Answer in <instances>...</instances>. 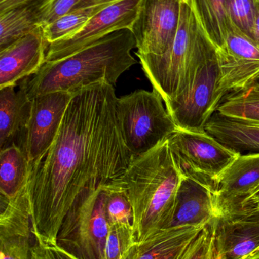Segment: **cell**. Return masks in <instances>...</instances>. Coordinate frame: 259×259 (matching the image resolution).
I'll return each mask as SVG.
<instances>
[{
  "label": "cell",
  "instance_id": "1",
  "mask_svg": "<svg viewBox=\"0 0 259 259\" xmlns=\"http://www.w3.org/2000/svg\"><path fill=\"white\" fill-rule=\"evenodd\" d=\"M114 86L97 82L75 91L60 128L26 184L33 237L56 245L66 214L121 178L132 162Z\"/></svg>",
  "mask_w": 259,
  "mask_h": 259
},
{
  "label": "cell",
  "instance_id": "2",
  "mask_svg": "<svg viewBox=\"0 0 259 259\" xmlns=\"http://www.w3.org/2000/svg\"><path fill=\"white\" fill-rule=\"evenodd\" d=\"M135 47L132 31L119 30L71 56L45 62L36 74L23 79L20 88L32 100L48 93L74 92L100 81L114 86L137 63L131 53Z\"/></svg>",
  "mask_w": 259,
  "mask_h": 259
},
{
  "label": "cell",
  "instance_id": "3",
  "mask_svg": "<svg viewBox=\"0 0 259 259\" xmlns=\"http://www.w3.org/2000/svg\"><path fill=\"white\" fill-rule=\"evenodd\" d=\"M182 178L167 139L152 150L133 156L120 184L132 205L137 242L170 228Z\"/></svg>",
  "mask_w": 259,
  "mask_h": 259
},
{
  "label": "cell",
  "instance_id": "4",
  "mask_svg": "<svg viewBox=\"0 0 259 259\" xmlns=\"http://www.w3.org/2000/svg\"><path fill=\"white\" fill-rule=\"evenodd\" d=\"M216 48L208 39L196 56L182 91L165 103L178 128L205 131L225 97Z\"/></svg>",
  "mask_w": 259,
  "mask_h": 259
},
{
  "label": "cell",
  "instance_id": "5",
  "mask_svg": "<svg viewBox=\"0 0 259 259\" xmlns=\"http://www.w3.org/2000/svg\"><path fill=\"white\" fill-rule=\"evenodd\" d=\"M207 39L188 0H182L179 27L170 48L161 56H138L144 74L164 103L182 91L190 68Z\"/></svg>",
  "mask_w": 259,
  "mask_h": 259
},
{
  "label": "cell",
  "instance_id": "6",
  "mask_svg": "<svg viewBox=\"0 0 259 259\" xmlns=\"http://www.w3.org/2000/svg\"><path fill=\"white\" fill-rule=\"evenodd\" d=\"M157 91L138 90L117 99L125 142L133 156L152 150L178 129Z\"/></svg>",
  "mask_w": 259,
  "mask_h": 259
},
{
  "label": "cell",
  "instance_id": "7",
  "mask_svg": "<svg viewBox=\"0 0 259 259\" xmlns=\"http://www.w3.org/2000/svg\"><path fill=\"white\" fill-rule=\"evenodd\" d=\"M167 142L182 177L199 183L214 194L220 175L240 155L206 131L178 128Z\"/></svg>",
  "mask_w": 259,
  "mask_h": 259
},
{
  "label": "cell",
  "instance_id": "8",
  "mask_svg": "<svg viewBox=\"0 0 259 259\" xmlns=\"http://www.w3.org/2000/svg\"><path fill=\"white\" fill-rule=\"evenodd\" d=\"M106 189L76 204L65 216L56 245L77 259H105L109 225L106 215Z\"/></svg>",
  "mask_w": 259,
  "mask_h": 259
},
{
  "label": "cell",
  "instance_id": "9",
  "mask_svg": "<svg viewBox=\"0 0 259 259\" xmlns=\"http://www.w3.org/2000/svg\"><path fill=\"white\" fill-rule=\"evenodd\" d=\"M182 0H141L131 31L137 56H161L171 47L180 19Z\"/></svg>",
  "mask_w": 259,
  "mask_h": 259
},
{
  "label": "cell",
  "instance_id": "10",
  "mask_svg": "<svg viewBox=\"0 0 259 259\" xmlns=\"http://www.w3.org/2000/svg\"><path fill=\"white\" fill-rule=\"evenodd\" d=\"M141 0H120L103 8L77 33L49 46L46 62L71 56L119 30H131Z\"/></svg>",
  "mask_w": 259,
  "mask_h": 259
},
{
  "label": "cell",
  "instance_id": "11",
  "mask_svg": "<svg viewBox=\"0 0 259 259\" xmlns=\"http://www.w3.org/2000/svg\"><path fill=\"white\" fill-rule=\"evenodd\" d=\"M74 92L57 91L32 99L28 124L18 138L29 164L39 162L51 147Z\"/></svg>",
  "mask_w": 259,
  "mask_h": 259
},
{
  "label": "cell",
  "instance_id": "12",
  "mask_svg": "<svg viewBox=\"0 0 259 259\" xmlns=\"http://www.w3.org/2000/svg\"><path fill=\"white\" fill-rule=\"evenodd\" d=\"M216 53L221 74L220 88L225 97L245 91L258 77L259 47L235 27H231Z\"/></svg>",
  "mask_w": 259,
  "mask_h": 259
},
{
  "label": "cell",
  "instance_id": "13",
  "mask_svg": "<svg viewBox=\"0 0 259 259\" xmlns=\"http://www.w3.org/2000/svg\"><path fill=\"white\" fill-rule=\"evenodd\" d=\"M49 46L40 27L0 50V89L36 74L46 62Z\"/></svg>",
  "mask_w": 259,
  "mask_h": 259
},
{
  "label": "cell",
  "instance_id": "14",
  "mask_svg": "<svg viewBox=\"0 0 259 259\" xmlns=\"http://www.w3.org/2000/svg\"><path fill=\"white\" fill-rule=\"evenodd\" d=\"M258 187L259 152L240 154L217 181L216 218L233 214Z\"/></svg>",
  "mask_w": 259,
  "mask_h": 259
},
{
  "label": "cell",
  "instance_id": "15",
  "mask_svg": "<svg viewBox=\"0 0 259 259\" xmlns=\"http://www.w3.org/2000/svg\"><path fill=\"white\" fill-rule=\"evenodd\" d=\"M211 225L217 259H244L259 249V222L218 217Z\"/></svg>",
  "mask_w": 259,
  "mask_h": 259
},
{
  "label": "cell",
  "instance_id": "16",
  "mask_svg": "<svg viewBox=\"0 0 259 259\" xmlns=\"http://www.w3.org/2000/svg\"><path fill=\"white\" fill-rule=\"evenodd\" d=\"M205 225H182L161 230L146 240L136 242L123 259H179Z\"/></svg>",
  "mask_w": 259,
  "mask_h": 259
},
{
  "label": "cell",
  "instance_id": "17",
  "mask_svg": "<svg viewBox=\"0 0 259 259\" xmlns=\"http://www.w3.org/2000/svg\"><path fill=\"white\" fill-rule=\"evenodd\" d=\"M216 218L214 193L190 178H182L170 227L204 226Z\"/></svg>",
  "mask_w": 259,
  "mask_h": 259
},
{
  "label": "cell",
  "instance_id": "18",
  "mask_svg": "<svg viewBox=\"0 0 259 259\" xmlns=\"http://www.w3.org/2000/svg\"><path fill=\"white\" fill-rule=\"evenodd\" d=\"M32 100L25 90L15 87L0 89V149L22 135L31 115Z\"/></svg>",
  "mask_w": 259,
  "mask_h": 259
},
{
  "label": "cell",
  "instance_id": "19",
  "mask_svg": "<svg viewBox=\"0 0 259 259\" xmlns=\"http://www.w3.org/2000/svg\"><path fill=\"white\" fill-rule=\"evenodd\" d=\"M205 130L237 153L259 152V124L238 121L216 112L207 123Z\"/></svg>",
  "mask_w": 259,
  "mask_h": 259
},
{
  "label": "cell",
  "instance_id": "20",
  "mask_svg": "<svg viewBox=\"0 0 259 259\" xmlns=\"http://www.w3.org/2000/svg\"><path fill=\"white\" fill-rule=\"evenodd\" d=\"M30 164L21 146L13 143L0 151V199L9 200L21 191L28 178Z\"/></svg>",
  "mask_w": 259,
  "mask_h": 259
},
{
  "label": "cell",
  "instance_id": "21",
  "mask_svg": "<svg viewBox=\"0 0 259 259\" xmlns=\"http://www.w3.org/2000/svg\"><path fill=\"white\" fill-rule=\"evenodd\" d=\"M41 0L0 12V50L24 35L42 27L41 21Z\"/></svg>",
  "mask_w": 259,
  "mask_h": 259
},
{
  "label": "cell",
  "instance_id": "22",
  "mask_svg": "<svg viewBox=\"0 0 259 259\" xmlns=\"http://www.w3.org/2000/svg\"><path fill=\"white\" fill-rule=\"evenodd\" d=\"M204 33L216 49L225 42L231 30L228 0H188Z\"/></svg>",
  "mask_w": 259,
  "mask_h": 259
},
{
  "label": "cell",
  "instance_id": "23",
  "mask_svg": "<svg viewBox=\"0 0 259 259\" xmlns=\"http://www.w3.org/2000/svg\"><path fill=\"white\" fill-rule=\"evenodd\" d=\"M112 3L82 6L62 15L44 28V36L49 44L57 42L77 33L88 21L103 8Z\"/></svg>",
  "mask_w": 259,
  "mask_h": 259
},
{
  "label": "cell",
  "instance_id": "24",
  "mask_svg": "<svg viewBox=\"0 0 259 259\" xmlns=\"http://www.w3.org/2000/svg\"><path fill=\"white\" fill-rule=\"evenodd\" d=\"M217 112L224 116L259 124V91L248 88L225 97Z\"/></svg>",
  "mask_w": 259,
  "mask_h": 259
},
{
  "label": "cell",
  "instance_id": "25",
  "mask_svg": "<svg viewBox=\"0 0 259 259\" xmlns=\"http://www.w3.org/2000/svg\"><path fill=\"white\" fill-rule=\"evenodd\" d=\"M106 215L111 225L133 226V212L130 201L120 184V178L106 187Z\"/></svg>",
  "mask_w": 259,
  "mask_h": 259
},
{
  "label": "cell",
  "instance_id": "26",
  "mask_svg": "<svg viewBox=\"0 0 259 259\" xmlns=\"http://www.w3.org/2000/svg\"><path fill=\"white\" fill-rule=\"evenodd\" d=\"M133 226L111 225L106 238L105 259H123L136 243Z\"/></svg>",
  "mask_w": 259,
  "mask_h": 259
},
{
  "label": "cell",
  "instance_id": "27",
  "mask_svg": "<svg viewBox=\"0 0 259 259\" xmlns=\"http://www.w3.org/2000/svg\"><path fill=\"white\" fill-rule=\"evenodd\" d=\"M231 27L251 37L255 15V0H228Z\"/></svg>",
  "mask_w": 259,
  "mask_h": 259
},
{
  "label": "cell",
  "instance_id": "28",
  "mask_svg": "<svg viewBox=\"0 0 259 259\" xmlns=\"http://www.w3.org/2000/svg\"><path fill=\"white\" fill-rule=\"evenodd\" d=\"M179 259H217L211 221L190 242Z\"/></svg>",
  "mask_w": 259,
  "mask_h": 259
},
{
  "label": "cell",
  "instance_id": "29",
  "mask_svg": "<svg viewBox=\"0 0 259 259\" xmlns=\"http://www.w3.org/2000/svg\"><path fill=\"white\" fill-rule=\"evenodd\" d=\"M32 235L0 236V259H32Z\"/></svg>",
  "mask_w": 259,
  "mask_h": 259
},
{
  "label": "cell",
  "instance_id": "30",
  "mask_svg": "<svg viewBox=\"0 0 259 259\" xmlns=\"http://www.w3.org/2000/svg\"><path fill=\"white\" fill-rule=\"evenodd\" d=\"M88 0H41V21L42 27L79 7H82Z\"/></svg>",
  "mask_w": 259,
  "mask_h": 259
},
{
  "label": "cell",
  "instance_id": "31",
  "mask_svg": "<svg viewBox=\"0 0 259 259\" xmlns=\"http://www.w3.org/2000/svg\"><path fill=\"white\" fill-rule=\"evenodd\" d=\"M32 259H77L61 249L57 245L43 243L33 237L31 246Z\"/></svg>",
  "mask_w": 259,
  "mask_h": 259
},
{
  "label": "cell",
  "instance_id": "32",
  "mask_svg": "<svg viewBox=\"0 0 259 259\" xmlns=\"http://www.w3.org/2000/svg\"><path fill=\"white\" fill-rule=\"evenodd\" d=\"M259 207V187L258 188L255 189L243 202H242L240 206L239 207L237 211H234L233 214H230L231 216L232 214H236L239 211H244V210L249 209V208H257ZM228 217V216H226Z\"/></svg>",
  "mask_w": 259,
  "mask_h": 259
},
{
  "label": "cell",
  "instance_id": "33",
  "mask_svg": "<svg viewBox=\"0 0 259 259\" xmlns=\"http://www.w3.org/2000/svg\"><path fill=\"white\" fill-rule=\"evenodd\" d=\"M234 218L249 222H259V207L240 211L234 216Z\"/></svg>",
  "mask_w": 259,
  "mask_h": 259
},
{
  "label": "cell",
  "instance_id": "34",
  "mask_svg": "<svg viewBox=\"0 0 259 259\" xmlns=\"http://www.w3.org/2000/svg\"><path fill=\"white\" fill-rule=\"evenodd\" d=\"M33 0H0V12H6L21 5L27 4Z\"/></svg>",
  "mask_w": 259,
  "mask_h": 259
},
{
  "label": "cell",
  "instance_id": "35",
  "mask_svg": "<svg viewBox=\"0 0 259 259\" xmlns=\"http://www.w3.org/2000/svg\"><path fill=\"white\" fill-rule=\"evenodd\" d=\"M251 38L259 47V0H255V15Z\"/></svg>",
  "mask_w": 259,
  "mask_h": 259
},
{
  "label": "cell",
  "instance_id": "36",
  "mask_svg": "<svg viewBox=\"0 0 259 259\" xmlns=\"http://www.w3.org/2000/svg\"><path fill=\"white\" fill-rule=\"evenodd\" d=\"M120 0H88L83 6H93V5L106 4V3H114Z\"/></svg>",
  "mask_w": 259,
  "mask_h": 259
},
{
  "label": "cell",
  "instance_id": "37",
  "mask_svg": "<svg viewBox=\"0 0 259 259\" xmlns=\"http://www.w3.org/2000/svg\"><path fill=\"white\" fill-rule=\"evenodd\" d=\"M248 88H251V89L255 90V91H259V75L258 77L254 80L253 83L250 85ZM247 88V89H248Z\"/></svg>",
  "mask_w": 259,
  "mask_h": 259
},
{
  "label": "cell",
  "instance_id": "38",
  "mask_svg": "<svg viewBox=\"0 0 259 259\" xmlns=\"http://www.w3.org/2000/svg\"><path fill=\"white\" fill-rule=\"evenodd\" d=\"M244 259H259V249L246 256Z\"/></svg>",
  "mask_w": 259,
  "mask_h": 259
}]
</instances>
